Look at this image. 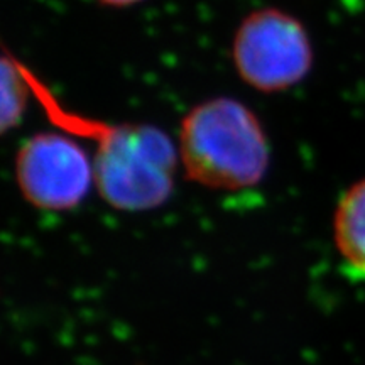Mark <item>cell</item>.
Returning a JSON list of instances; mask_svg holds the SVG:
<instances>
[{
  "label": "cell",
  "mask_w": 365,
  "mask_h": 365,
  "mask_svg": "<svg viewBox=\"0 0 365 365\" xmlns=\"http://www.w3.org/2000/svg\"><path fill=\"white\" fill-rule=\"evenodd\" d=\"M33 100L56 129L93 144V182L110 207L148 212L168 202L175 188L178 145L153 124L107 122L66 107L26 63Z\"/></svg>",
  "instance_id": "1"
},
{
  "label": "cell",
  "mask_w": 365,
  "mask_h": 365,
  "mask_svg": "<svg viewBox=\"0 0 365 365\" xmlns=\"http://www.w3.org/2000/svg\"><path fill=\"white\" fill-rule=\"evenodd\" d=\"M176 145L186 178L210 190L252 188L264 180L271 159L262 122L230 97L208 98L190 108Z\"/></svg>",
  "instance_id": "2"
},
{
  "label": "cell",
  "mask_w": 365,
  "mask_h": 365,
  "mask_svg": "<svg viewBox=\"0 0 365 365\" xmlns=\"http://www.w3.org/2000/svg\"><path fill=\"white\" fill-rule=\"evenodd\" d=\"M232 63L250 88L277 93L307 78L313 66V44L294 16L276 7L259 9L237 27Z\"/></svg>",
  "instance_id": "3"
},
{
  "label": "cell",
  "mask_w": 365,
  "mask_h": 365,
  "mask_svg": "<svg viewBox=\"0 0 365 365\" xmlns=\"http://www.w3.org/2000/svg\"><path fill=\"white\" fill-rule=\"evenodd\" d=\"M16 181L33 207L66 212L83 202L93 181L88 154L63 130L39 132L21 145Z\"/></svg>",
  "instance_id": "4"
},
{
  "label": "cell",
  "mask_w": 365,
  "mask_h": 365,
  "mask_svg": "<svg viewBox=\"0 0 365 365\" xmlns=\"http://www.w3.org/2000/svg\"><path fill=\"white\" fill-rule=\"evenodd\" d=\"M333 237L350 276L365 279V180L350 186L333 217Z\"/></svg>",
  "instance_id": "5"
},
{
  "label": "cell",
  "mask_w": 365,
  "mask_h": 365,
  "mask_svg": "<svg viewBox=\"0 0 365 365\" xmlns=\"http://www.w3.org/2000/svg\"><path fill=\"white\" fill-rule=\"evenodd\" d=\"M33 98L22 61L12 54H0V135L19 125L27 103Z\"/></svg>",
  "instance_id": "6"
},
{
  "label": "cell",
  "mask_w": 365,
  "mask_h": 365,
  "mask_svg": "<svg viewBox=\"0 0 365 365\" xmlns=\"http://www.w3.org/2000/svg\"><path fill=\"white\" fill-rule=\"evenodd\" d=\"M98 4L107 7H115V9H124V7H132L137 6V4L144 2V0H97Z\"/></svg>",
  "instance_id": "7"
}]
</instances>
